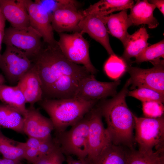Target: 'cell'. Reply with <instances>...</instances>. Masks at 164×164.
Here are the masks:
<instances>
[{"label": "cell", "mask_w": 164, "mask_h": 164, "mask_svg": "<svg viewBox=\"0 0 164 164\" xmlns=\"http://www.w3.org/2000/svg\"><path fill=\"white\" fill-rule=\"evenodd\" d=\"M46 44L31 60L40 80L43 99L74 98L82 81L91 74L67 59L57 44Z\"/></svg>", "instance_id": "1"}, {"label": "cell", "mask_w": 164, "mask_h": 164, "mask_svg": "<svg viewBox=\"0 0 164 164\" xmlns=\"http://www.w3.org/2000/svg\"><path fill=\"white\" fill-rule=\"evenodd\" d=\"M130 84L129 78L119 92L111 99L103 100L98 105L106 122V129L112 143L133 149L135 143L133 134L135 120L126 101Z\"/></svg>", "instance_id": "2"}, {"label": "cell", "mask_w": 164, "mask_h": 164, "mask_svg": "<svg viewBox=\"0 0 164 164\" xmlns=\"http://www.w3.org/2000/svg\"><path fill=\"white\" fill-rule=\"evenodd\" d=\"M99 101H85L76 98L43 99L39 102L47 113L56 133L65 131L80 120Z\"/></svg>", "instance_id": "3"}, {"label": "cell", "mask_w": 164, "mask_h": 164, "mask_svg": "<svg viewBox=\"0 0 164 164\" xmlns=\"http://www.w3.org/2000/svg\"><path fill=\"white\" fill-rule=\"evenodd\" d=\"M135 140L140 152L148 155L164 153V118L138 117L134 114Z\"/></svg>", "instance_id": "4"}, {"label": "cell", "mask_w": 164, "mask_h": 164, "mask_svg": "<svg viewBox=\"0 0 164 164\" xmlns=\"http://www.w3.org/2000/svg\"><path fill=\"white\" fill-rule=\"evenodd\" d=\"M90 111L69 130L56 133L55 138L64 155H74L79 159H86L88 151Z\"/></svg>", "instance_id": "5"}, {"label": "cell", "mask_w": 164, "mask_h": 164, "mask_svg": "<svg viewBox=\"0 0 164 164\" xmlns=\"http://www.w3.org/2000/svg\"><path fill=\"white\" fill-rule=\"evenodd\" d=\"M57 44L64 55L72 62L82 64L91 74L94 75L97 70L92 63L89 56V44L80 32L72 34H58Z\"/></svg>", "instance_id": "6"}, {"label": "cell", "mask_w": 164, "mask_h": 164, "mask_svg": "<svg viewBox=\"0 0 164 164\" xmlns=\"http://www.w3.org/2000/svg\"><path fill=\"white\" fill-rule=\"evenodd\" d=\"M41 35L30 26L22 28L10 26L5 30L2 42L23 51L31 60L42 48Z\"/></svg>", "instance_id": "7"}, {"label": "cell", "mask_w": 164, "mask_h": 164, "mask_svg": "<svg viewBox=\"0 0 164 164\" xmlns=\"http://www.w3.org/2000/svg\"><path fill=\"white\" fill-rule=\"evenodd\" d=\"M153 67L143 69L128 65L127 71L134 89L136 87L151 89L164 95V61L159 59L150 61Z\"/></svg>", "instance_id": "8"}, {"label": "cell", "mask_w": 164, "mask_h": 164, "mask_svg": "<svg viewBox=\"0 0 164 164\" xmlns=\"http://www.w3.org/2000/svg\"><path fill=\"white\" fill-rule=\"evenodd\" d=\"M32 65L24 52L11 46L6 45L0 57V69L11 84H17Z\"/></svg>", "instance_id": "9"}, {"label": "cell", "mask_w": 164, "mask_h": 164, "mask_svg": "<svg viewBox=\"0 0 164 164\" xmlns=\"http://www.w3.org/2000/svg\"><path fill=\"white\" fill-rule=\"evenodd\" d=\"M100 108L97 104L90 111L88 137V151L86 158L89 163L112 143L104 126Z\"/></svg>", "instance_id": "10"}, {"label": "cell", "mask_w": 164, "mask_h": 164, "mask_svg": "<svg viewBox=\"0 0 164 164\" xmlns=\"http://www.w3.org/2000/svg\"><path fill=\"white\" fill-rule=\"evenodd\" d=\"M24 2L29 15L30 26L41 35L43 43L56 45L57 41L54 37L49 13L37 1L24 0Z\"/></svg>", "instance_id": "11"}, {"label": "cell", "mask_w": 164, "mask_h": 164, "mask_svg": "<svg viewBox=\"0 0 164 164\" xmlns=\"http://www.w3.org/2000/svg\"><path fill=\"white\" fill-rule=\"evenodd\" d=\"M120 82L119 79L111 82L99 81L94 75L90 74L82 81L74 98L85 101L104 100L117 94V88Z\"/></svg>", "instance_id": "12"}, {"label": "cell", "mask_w": 164, "mask_h": 164, "mask_svg": "<svg viewBox=\"0 0 164 164\" xmlns=\"http://www.w3.org/2000/svg\"><path fill=\"white\" fill-rule=\"evenodd\" d=\"M23 118V132L29 138L45 139L52 137L51 133L54 130L52 121L33 106L27 108Z\"/></svg>", "instance_id": "13"}, {"label": "cell", "mask_w": 164, "mask_h": 164, "mask_svg": "<svg viewBox=\"0 0 164 164\" xmlns=\"http://www.w3.org/2000/svg\"><path fill=\"white\" fill-rule=\"evenodd\" d=\"M78 26L80 32L87 33L102 45L109 55L115 54L111 46L108 33L101 16H84Z\"/></svg>", "instance_id": "14"}, {"label": "cell", "mask_w": 164, "mask_h": 164, "mask_svg": "<svg viewBox=\"0 0 164 164\" xmlns=\"http://www.w3.org/2000/svg\"><path fill=\"white\" fill-rule=\"evenodd\" d=\"M53 29L58 34L80 32L78 25L84 17L82 11L70 8L58 9L50 15Z\"/></svg>", "instance_id": "15"}, {"label": "cell", "mask_w": 164, "mask_h": 164, "mask_svg": "<svg viewBox=\"0 0 164 164\" xmlns=\"http://www.w3.org/2000/svg\"><path fill=\"white\" fill-rule=\"evenodd\" d=\"M0 7L3 16L12 27L22 28L30 26L24 0H0Z\"/></svg>", "instance_id": "16"}, {"label": "cell", "mask_w": 164, "mask_h": 164, "mask_svg": "<svg viewBox=\"0 0 164 164\" xmlns=\"http://www.w3.org/2000/svg\"><path fill=\"white\" fill-rule=\"evenodd\" d=\"M16 85L22 92L26 103L30 106L43 99V93L40 79L32 64L31 68L25 74Z\"/></svg>", "instance_id": "17"}, {"label": "cell", "mask_w": 164, "mask_h": 164, "mask_svg": "<svg viewBox=\"0 0 164 164\" xmlns=\"http://www.w3.org/2000/svg\"><path fill=\"white\" fill-rule=\"evenodd\" d=\"M156 8L148 0H137L136 3L130 9L128 17L133 25L146 24L150 29L155 28L159 24L158 21L153 15Z\"/></svg>", "instance_id": "18"}, {"label": "cell", "mask_w": 164, "mask_h": 164, "mask_svg": "<svg viewBox=\"0 0 164 164\" xmlns=\"http://www.w3.org/2000/svg\"><path fill=\"white\" fill-rule=\"evenodd\" d=\"M127 9L119 12L101 16L108 33L120 40L123 45L129 34L128 29L132 24L128 17Z\"/></svg>", "instance_id": "19"}, {"label": "cell", "mask_w": 164, "mask_h": 164, "mask_svg": "<svg viewBox=\"0 0 164 164\" xmlns=\"http://www.w3.org/2000/svg\"><path fill=\"white\" fill-rule=\"evenodd\" d=\"M134 4L132 0H101L82 11L84 16H103L114 12L130 9Z\"/></svg>", "instance_id": "20"}, {"label": "cell", "mask_w": 164, "mask_h": 164, "mask_svg": "<svg viewBox=\"0 0 164 164\" xmlns=\"http://www.w3.org/2000/svg\"><path fill=\"white\" fill-rule=\"evenodd\" d=\"M149 34L144 27H141L132 34H129L123 46L124 50L122 57L127 62L135 58L148 46Z\"/></svg>", "instance_id": "21"}, {"label": "cell", "mask_w": 164, "mask_h": 164, "mask_svg": "<svg viewBox=\"0 0 164 164\" xmlns=\"http://www.w3.org/2000/svg\"><path fill=\"white\" fill-rule=\"evenodd\" d=\"M0 101L19 112L23 117L26 112L25 98L17 85L9 86L4 84L0 86Z\"/></svg>", "instance_id": "22"}, {"label": "cell", "mask_w": 164, "mask_h": 164, "mask_svg": "<svg viewBox=\"0 0 164 164\" xmlns=\"http://www.w3.org/2000/svg\"><path fill=\"white\" fill-rule=\"evenodd\" d=\"M127 148L111 144L90 164H126Z\"/></svg>", "instance_id": "23"}, {"label": "cell", "mask_w": 164, "mask_h": 164, "mask_svg": "<svg viewBox=\"0 0 164 164\" xmlns=\"http://www.w3.org/2000/svg\"><path fill=\"white\" fill-rule=\"evenodd\" d=\"M23 118L19 112L0 104V128H5L23 133Z\"/></svg>", "instance_id": "24"}, {"label": "cell", "mask_w": 164, "mask_h": 164, "mask_svg": "<svg viewBox=\"0 0 164 164\" xmlns=\"http://www.w3.org/2000/svg\"><path fill=\"white\" fill-rule=\"evenodd\" d=\"M25 149L24 142L8 138L0 130V153L4 158L21 161L24 159Z\"/></svg>", "instance_id": "25"}, {"label": "cell", "mask_w": 164, "mask_h": 164, "mask_svg": "<svg viewBox=\"0 0 164 164\" xmlns=\"http://www.w3.org/2000/svg\"><path fill=\"white\" fill-rule=\"evenodd\" d=\"M126 164H164V155L157 152L148 155L134 149H127Z\"/></svg>", "instance_id": "26"}, {"label": "cell", "mask_w": 164, "mask_h": 164, "mask_svg": "<svg viewBox=\"0 0 164 164\" xmlns=\"http://www.w3.org/2000/svg\"><path fill=\"white\" fill-rule=\"evenodd\" d=\"M128 65L122 57L115 54L110 55L104 64V70L108 77L116 80L127 71Z\"/></svg>", "instance_id": "27"}, {"label": "cell", "mask_w": 164, "mask_h": 164, "mask_svg": "<svg viewBox=\"0 0 164 164\" xmlns=\"http://www.w3.org/2000/svg\"><path fill=\"white\" fill-rule=\"evenodd\" d=\"M164 40L148 46L135 58L134 62L137 63L164 58Z\"/></svg>", "instance_id": "28"}, {"label": "cell", "mask_w": 164, "mask_h": 164, "mask_svg": "<svg viewBox=\"0 0 164 164\" xmlns=\"http://www.w3.org/2000/svg\"><path fill=\"white\" fill-rule=\"evenodd\" d=\"M127 95L136 98L142 102L154 101L162 103L164 102V95L149 88L140 87L128 91Z\"/></svg>", "instance_id": "29"}, {"label": "cell", "mask_w": 164, "mask_h": 164, "mask_svg": "<svg viewBox=\"0 0 164 164\" xmlns=\"http://www.w3.org/2000/svg\"><path fill=\"white\" fill-rule=\"evenodd\" d=\"M64 155L58 144L52 151L40 157L32 164H63Z\"/></svg>", "instance_id": "30"}, {"label": "cell", "mask_w": 164, "mask_h": 164, "mask_svg": "<svg viewBox=\"0 0 164 164\" xmlns=\"http://www.w3.org/2000/svg\"><path fill=\"white\" fill-rule=\"evenodd\" d=\"M142 110L145 117L156 118L163 116L164 108L163 103L150 101L142 102Z\"/></svg>", "instance_id": "31"}, {"label": "cell", "mask_w": 164, "mask_h": 164, "mask_svg": "<svg viewBox=\"0 0 164 164\" xmlns=\"http://www.w3.org/2000/svg\"><path fill=\"white\" fill-rule=\"evenodd\" d=\"M40 157L39 154L36 149L26 147L24 159L32 164Z\"/></svg>", "instance_id": "32"}, {"label": "cell", "mask_w": 164, "mask_h": 164, "mask_svg": "<svg viewBox=\"0 0 164 164\" xmlns=\"http://www.w3.org/2000/svg\"><path fill=\"white\" fill-rule=\"evenodd\" d=\"M66 160L67 164H90L86 159H75L71 155L66 156Z\"/></svg>", "instance_id": "33"}, {"label": "cell", "mask_w": 164, "mask_h": 164, "mask_svg": "<svg viewBox=\"0 0 164 164\" xmlns=\"http://www.w3.org/2000/svg\"><path fill=\"white\" fill-rule=\"evenodd\" d=\"M150 3L154 5L156 8H157L164 15V0H148Z\"/></svg>", "instance_id": "34"}, {"label": "cell", "mask_w": 164, "mask_h": 164, "mask_svg": "<svg viewBox=\"0 0 164 164\" xmlns=\"http://www.w3.org/2000/svg\"><path fill=\"white\" fill-rule=\"evenodd\" d=\"M5 20L4 17L0 19V57L1 55L0 52L2 49V43L4 35Z\"/></svg>", "instance_id": "35"}, {"label": "cell", "mask_w": 164, "mask_h": 164, "mask_svg": "<svg viewBox=\"0 0 164 164\" xmlns=\"http://www.w3.org/2000/svg\"><path fill=\"white\" fill-rule=\"evenodd\" d=\"M0 164H22L20 161L13 160L5 158L0 159Z\"/></svg>", "instance_id": "36"}, {"label": "cell", "mask_w": 164, "mask_h": 164, "mask_svg": "<svg viewBox=\"0 0 164 164\" xmlns=\"http://www.w3.org/2000/svg\"><path fill=\"white\" fill-rule=\"evenodd\" d=\"M5 81V77L0 73V86L4 84Z\"/></svg>", "instance_id": "37"}, {"label": "cell", "mask_w": 164, "mask_h": 164, "mask_svg": "<svg viewBox=\"0 0 164 164\" xmlns=\"http://www.w3.org/2000/svg\"><path fill=\"white\" fill-rule=\"evenodd\" d=\"M4 17L2 13L0 7V19Z\"/></svg>", "instance_id": "38"}]
</instances>
